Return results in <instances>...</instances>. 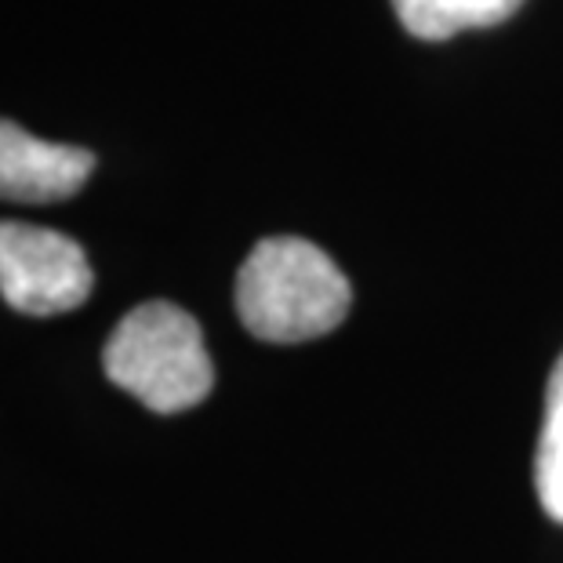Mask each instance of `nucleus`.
<instances>
[{
    "label": "nucleus",
    "mask_w": 563,
    "mask_h": 563,
    "mask_svg": "<svg viewBox=\"0 0 563 563\" xmlns=\"http://www.w3.org/2000/svg\"><path fill=\"white\" fill-rule=\"evenodd\" d=\"M353 306V287L302 236H266L236 273V317L262 342H309L331 334Z\"/></svg>",
    "instance_id": "obj_1"
},
{
    "label": "nucleus",
    "mask_w": 563,
    "mask_h": 563,
    "mask_svg": "<svg viewBox=\"0 0 563 563\" xmlns=\"http://www.w3.org/2000/svg\"><path fill=\"white\" fill-rule=\"evenodd\" d=\"M106 378L153 415H183L211 397L214 364L200 323L175 302H142L102 350Z\"/></svg>",
    "instance_id": "obj_2"
},
{
    "label": "nucleus",
    "mask_w": 563,
    "mask_h": 563,
    "mask_svg": "<svg viewBox=\"0 0 563 563\" xmlns=\"http://www.w3.org/2000/svg\"><path fill=\"white\" fill-rule=\"evenodd\" d=\"M95 269L74 236L0 222V298L26 317H58L88 302Z\"/></svg>",
    "instance_id": "obj_3"
},
{
    "label": "nucleus",
    "mask_w": 563,
    "mask_h": 563,
    "mask_svg": "<svg viewBox=\"0 0 563 563\" xmlns=\"http://www.w3.org/2000/svg\"><path fill=\"white\" fill-rule=\"evenodd\" d=\"M95 172V153L44 142L19 124L0 121V200L55 203L80 194Z\"/></svg>",
    "instance_id": "obj_4"
},
{
    "label": "nucleus",
    "mask_w": 563,
    "mask_h": 563,
    "mask_svg": "<svg viewBox=\"0 0 563 563\" xmlns=\"http://www.w3.org/2000/svg\"><path fill=\"white\" fill-rule=\"evenodd\" d=\"M523 0H393L407 33L422 41H448L462 30L506 22Z\"/></svg>",
    "instance_id": "obj_5"
},
{
    "label": "nucleus",
    "mask_w": 563,
    "mask_h": 563,
    "mask_svg": "<svg viewBox=\"0 0 563 563\" xmlns=\"http://www.w3.org/2000/svg\"><path fill=\"white\" fill-rule=\"evenodd\" d=\"M534 487L542 509L563 523V353L545 386V418L534 451Z\"/></svg>",
    "instance_id": "obj_6"
}]
</instances>
